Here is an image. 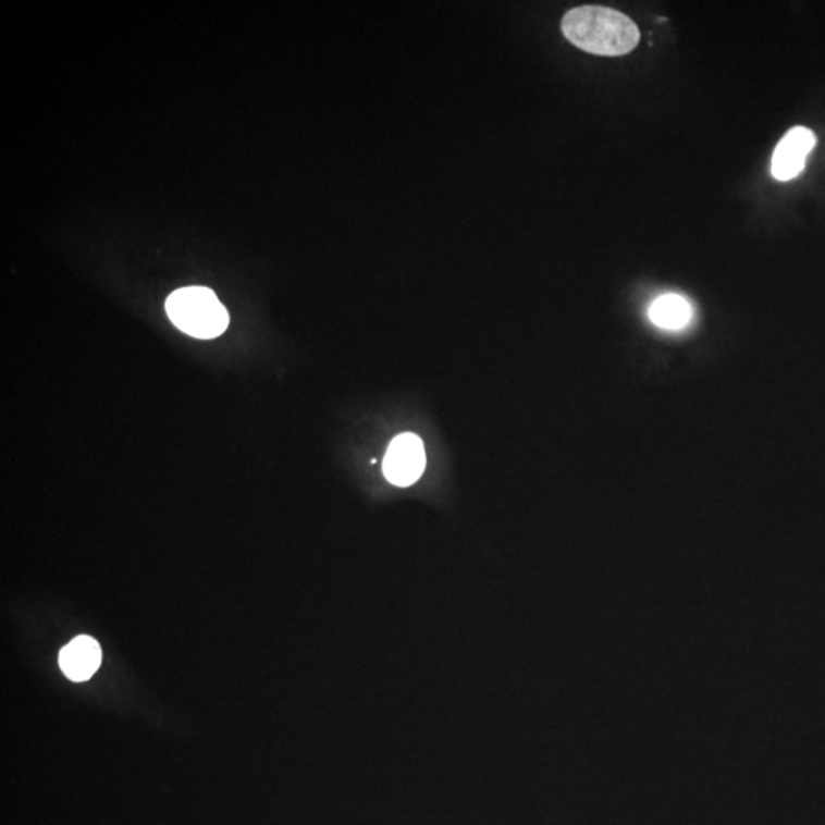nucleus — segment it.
Segmentation results:
<instances>
[{
    "label": "nucleus",
    "instance_id": "nucleus-1",
    "mask_svg": "<svg viewBox=\"0 0 825 825\" xmlns=\"http://www.w3.org/2000/svg\"><path fill=\"white\" fill-rule=\"evenodd\" d=\"M562 29L570 44L595 56H626L641 40L635 22L607 7L586 5L570 10L563 19Z\"/></svg>",
    "mask_w": 825,
    "mask_h": 825
},
{
    "label": "nucleus",
    "instance_id": "nucleus-6",
    "mask_svg": "<svg viewBox=\"0 0 825 825\" xmlns=\"http://www.w3.org/2000/svg\"><path fill=\"white\" fill-rule=\"evenodd\" d=\"M649 318L662 331L680 332L694 320V308L682 295L664 294L651 303Z\"/></svg>",
    "mask_w": 825,
    "mask_h": 825
},
{
    "label": "nucleus",
    "instance_id": "nucleus-5",
    "mask_svg": "<svg viewBox=\"0 0 825 825\" xmlns=\"http://www.w3.org/2000/svg\"><path fill=\"white\" fill-rule=\"evenodd\" d=\"M60 668L74 682H85L101 665V649L90 636H78L60 651Z\"/></svg>",
    "mask_w": 825,
    "mask_h": 825
},
{
    "label": "nucleus",
    "instance_id": "nucleus-4",
    "mask_svg": "<svg viewBox=\"0 0 825 825\" xmlns=\"http://www.w3.org/2000/svg\"><path fill=\"white\" fill-rule=\"evenodd\" d=\"M816 146V135L808 127L790 128L772 157L771 172L777 181H792L805 168L809 155Z\"/></svg>",
    "mask_w": 825,
    "mask_h": 825
},
{
    "label": "nucleus",
    "instance_id": "nucleus-3",
    "mask_svg": "<svg viewBox=\"0 0 825 825\" xmlns=\"http://www.w3.org/2000/svg\"><path fill=\"white\" fill-rule=\"evenodd\" d=\"M426 450L421 439L405 433L393 439L384 460V475L397 487H408L422 476Z\"/></svg>",
    "mask_w": 825,
    "mask_h": 825
},
{
    "label": "nucleus",
    "instance_id": "nucleus-2",
    "mask_svg": "<svg viewBox=\"0 0 825 825\" xmlns=\"http://www.w3.org/2000/svg\"><path fill=\"white\" fill-rule=\"evenodd\" d=\"M165 312L180 331L195 338H216L230 323L229 312L218 295L202 286L175 291L165 301Z\"/></svg>",
    "mask_w": 825,
    "mask_h": 825
}]
</instances>
